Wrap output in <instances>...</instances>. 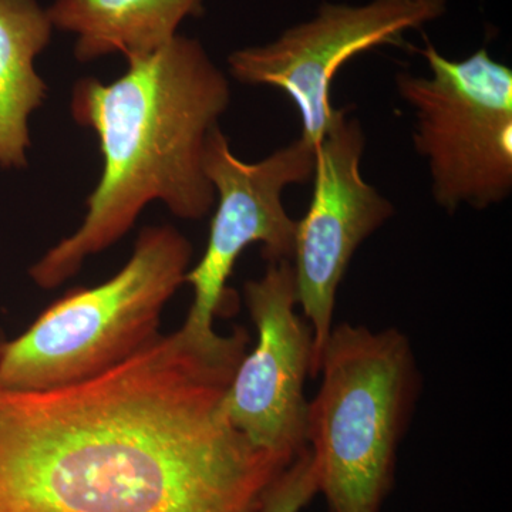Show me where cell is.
<instances>
[{"label": "cell", "mask_w": 512, "mask_h": 512, "mask_svg": "<svg viewBox=\"0 0 512 512\" xmlns=\"http://www.w3.org/2000/svg\"><path fill=\"white\" fill-rule=\"evenodd\" d=\"M316 494H319L318 468L306 447L272 481L256 512H299Z\"/></svg>", "instance_id": "7c38bea8"}, {"label": "cell", "mask_w": 512, "mask_h": 512, "mask_svg": "<svg viewBox=\"0 0 512 512\" xmlns=\"http://www.w3.org/2000/svg\"><path fill=\"white\" fill-rule=\"evenodd\" d=\"M204 0H55L47 10L53 28L73 33L74 57L153 55L167 46L181 23L200 16Z\"/></svg>", "instance_id": "30bf717a"}, {"label": "cell", "mask_w": 512, "mask_h": 512, "mask_svg": "<svg viewBox=\"0 0 512 512\" xmlns=\"http://www.w3.org/2000/svg\"><path fill=\"white\" fill-rule=\"evenodd\" d=\"M365 133L359 120L336 110L315 147L313 195L296 221L292 266L296 302L313 335L312 377L333 329L336 296L357 248L393 217L392 202L363 178Z\"/></svg>", "instance_id": "ba28073f"}, {"label": "cell", "mask_w": 512, "mask_h": 512, "mask_svg": "<svg viewBox=\"0 0 512 512\" xmlns=\"http://www.w3.org/2000/svg\"><path fill=\"white\" fill-rule=\"evenodd\" d=\"M244 298L258 342L237 367L225 396L229 420L256 447L291 463L306 444L313 335L296 313L291 261L268 262L261 278L248 281Z\"/></svg>", "instance_id": "9c48e42d"}, {"label": "cell", "mask_w": 512, "mask_h": 512, "mask_svg": "<svg viewBox=\"0 0 512 512\" xmlns=\"http://www.w3.org/2000/svg\"><path fill=\"white\" fill-rule=\"evenodd\" d=\"M446 10V0L323 3L315 18L274 42L232 52L229 73L239 83L285 93L298 110L302 140L315 148L335 119L330 89L339 70L360 53L396 45L404 33L440 19Z\"/></svg>", "instance_id": "52a82bcc"}, {"label": "cell", "mask_w": 512, "mask_h": 512, "mask_svg": "<svg viewBox=\"0 0 512 512\" xmlns=\"http://www.w3.org/2000/svg\"><path fill=\"white\" fill-rule=\"evenodd\" d=\"M315 148L301 137L256 163L239 160L220 126L205 148V174L215 191L210 237L200 262L188 269L184 284L194 291L185 328L210 333L214 318L227 309V288L239 255L262 245L266 262L292 261L296 221L285 210L286 187L312 180Z\"/></svg>", "instance_id": "8992f818"}, {"label": "cell", "mask_w": 512, "mask_h": 512, "mask_svg": "<svg viewBox=\"0 0 512 512\" xmlns=\"http://www.w3.org/2000/svg\"><path fill=\"white\" fill-rule=\"evenodd\" d=\"M249 342L181 326L83 382L0 384V512L258 511L292 461L225 412Z\"/></svg>", "instance_id": "6da1fadb"}, {"label": "cell", "mask_w": 512, "mask_h": 512, "mask_svg": "<svg viewBox=\"0 0 512 512\" xmlns=\"http://www.w3.org/2000/svg\"><path fill=\"white\" fill-rule=\"evenodd\" d=\"M192 245L171 225L141 229L109 281L67 292L13 340H0V384L45 390L92 379L160 333L165 305L184 285Z\"/></svg>", "instance_id": "277c9868"}, {"label": "cell", "mask_w": 512, "mask_h": 512, "mask_svg": "<svg viewBox=\"0 0 512 512\" xmlns=\"http://www.w3.org/2000/svg\"><path fill=\"white\" fill-rule=\"evenodd\" d=\"M52 20L37 0H0V168L28 167L29 117L47 86L36 57L49 46Z\"/></svg>", "instance_id": "8fae6325"}, {"label": "cell", "mask_w": 512, "mask_h": 512, "mask_svg": "<svg viewBox=\"0 0 512 512\" xmlns=\"http://www.w3.org/2000/svg\"><path fill=\"white\" fill-rule=\"evenodd\" d=\"M322 382L308 404L306 444L329 512H379L419 390L409 339L399 330L333 326Z\"/></svg>", "instance_id": "3957f363"}, {"label": "cell", "mask_w": 512, "mask_h": 512, "mask_svg": "<svg viewBox=\"0 0 512 512\" xmlns=\"http://www.w3.org/2000/svg\"><path fill=\"white\" fill-rule=\"evenodd\" d=\"M229 103L227 76L198 40L180 35L153 55L128 59L114 82L83 77L74 84L72 117L96 133L103 170L82 225L30 268L33 282L55 289L69 281L89 256L119 242L151 202L181 220L208 215L215 191L205 148Z\"/></svg>", "instance_id": "7a4b0ae2"}, {"label": "cell", "mask_w": 512, "mask_h": 512, "mask_svg": "<svg viewBox=\"0 0 512 512\" xmlns=\"http://www.w3.org/2000/svg\"><path fill=\"white\" fill-rule=\"evenodd\" d=\"M429 76L402 73L397 92L412 107L414 148L427 161L439 207L485 210L512 192V70L485 47L463 60L429 40L417 49Z\"/></svg>", "instance_id": "5b68a950"}]
</instances>
